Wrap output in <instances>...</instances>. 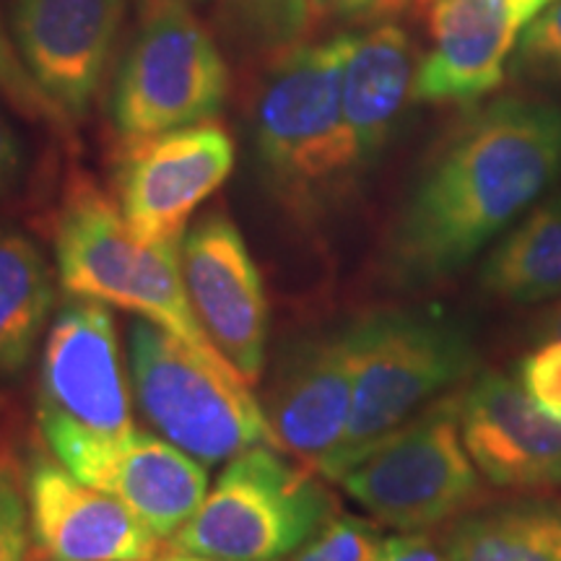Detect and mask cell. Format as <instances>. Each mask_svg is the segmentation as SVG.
Masks as SVG:
<instances>
[{"label":"cell","mask_w":561,"mask_h":561,"mask_svg":"<svg viewBox=\"0 0 561 561\" xmlns=\"http://www.w3.org/2000/svg\"><path fill=\"white\" fill-rule=\"evenodd\" d=\"M520 3L525 5V11L530 13V19H536L538 13H541V11L546 9V5L553 3V0H520Z\"/></svg>","instance_id":"cell-33"},{"label":"cell","mask_w":561,"mask_h":561,"mask_svg":"<svg viewBox=\"0 0 561 561\" xmlns=\"http://www.w3.org/2000/svg\"><path fill=\"white\" fill-rule=\"evenodd\" d=\"M371 561H447L445 551H439L424 533H398L377 541Z\"/></svg>","instance_id":"cell-27"},{"label":"cell","mask_w":561,"mask_h":561,"mask_svg":"<svg viewBox=\"0 0 561 561\" xmlns=\"http://www.w3.org/2000/svg\"><path fill=\"white\" fill-rule=\"evenodd\" d=\"M546 333H549L551 339H561V305L549 314V320H546Z\"/></svg>","instance_id":"cell-32"},{"label":"cell","mask_w":561,"mask_h":561,"mask_svg":"<svg viewBox=\"0 0 561 561\" xmlns=\"http://www.w3.org/2000/svg\"><path fill=\"white\" fill-rule=\"evenodd\" d=\"M481 286L491 297L512 305L561 294V193L533 208L504 240L489 252Z\"/></svg>","instance_id":"cell-20"},{"label":"cell","mask_w":561,"mask_h":561,"mask_svg":"<svg viewBox=\"0 0 561 561\" xmlns=\"http://www.w3.org/2000/svg\"><path fill=\"white\" fill-rule=\"evenodd\" d=\"M447 561H561V500L476 507L445 536Z\"/></svg>","instance_id":"cell-19"},{"label":"cell","mask_w":561,"mask_h":561,"mask_svg":"<svg viewBox=\"0 0 561 561\" xmlns=\"http://www.w3.org/2000/svg\"><path fill=\"white\" fill-rule=\"evenodd\" d=\"M100 489L115 494L153 536L172 538L206 500L208 473L172 442L136 430Z\"/></svg>","instance_id":"cell-18"},{"label":"cell","mask_w":561,"mask_h":561,"mask_svg":"<svg viewBox=\"0 0 561 561\" xmlns=\"http://www.w3.org/2000/svg\"><path fill=\"white\" fill-rule=\"evenodd\" d=\"M37 416L60 466L100 489L136 432L107 305L70 301L50 325L42 351Z\"/></svg>","instance_id":"cell-5"},{"label":"cell","mask_w":561,"mask_h":561,"mask_svg":"<svg viewBox=\"0 0 561 561\" xmlns=\"http://www.w3.org/2000/svg\"><path fill=\"white\" fill-rule=\"evenodd\" d=\"M153 561H227V559H214V557H201V553H187L178 549H167L164 553L159 551V557Z\"/></svg>","instance_id":"cell-31"},{"label":"cell","mask_w":561,"mask_h":561,"mask_svg":"<svg viewBox=\"0 0 561 561\" xmlns=\"http://www.w3.org/2000/svg\"><path fill=\"white\" fill-rule=\"evenodd\" d=\"M231 170L234 140L214 121L128 138L117 153L115 201L140 242H182L195 208Z\"/></svg>","instance_id":"cell-10"},{"label":"cell","mask_w":561,"mask_h":561,"mask_svg":"<svg viewBox=\"0 0 561 561\" xmlns=\"http://www.w3.org/2000/svg\"><path fill=\"white\" fill-rule=\"evenodd\" d=\"M314 473L273 445L234 455L170 549L227 561L294 557L335 515L331 491Z\"/></svg>","instance_id":"cell-7"},{"label":"cell","mask_w":561,"mask_h":561,"mask_svg":"<svg viewBox=\"0 0 561 561\" xmlns=\"http://www.w3.org/2000/svg\"><path fill=\"white\" fill-rule=\"evenodd\" d=\"M339 483L377 523L403 533L458 520L483 500L481 473L460 434V396H445L392 432Z\"/></svg>","instance_id":"cell-8"},{"label":"cell","mask_w":561,"mask_h":561,"mask_svg":"<svg viewBox=\"0 0 561 561\" xmlns=\"http://www.w3.org/2000/svg\"><path fill=\"white\" fill-rule=\"evenodd\" d=\"M128 371L140 416L203 466L255 445L276 447L265 409L240 371L206 359L157 322H130Z\"/></svg>","instance_id":"cell-6"},{"label":"cell","mask_w":561,"mask_h":561,"mask_svg":"<svg viewBox=\"0 0 561 561\" xmlns=\"http://www.w3.org/2000/svg\"><path fill=\"white\" fill-rule=\"evenodd\" d=\"M125 0H13L11 37L32 79L70 123L102 87Z\"/></svg>","instance_id":"cell-12"},{"label":"cell","mask_w":561,"mask_h":561,"mask_svg":"<svg viewBox=\"0 0 561 561\" xmlns=\"http://www.w3.org/2000/svg\"><path fill=\"white\" fill-rule=\"evenodd\" d=\"M21 167H24V151H21L19 136L0 117V195L11 191L13 182L19 180Z\"/></svg>","instance_id":"cell-28"},{"label":"cell","mask_w":561,"mask_h":561,"mask_svg":"<svg viewBox=\"0 0 561 561\" xmlns=\"http://www.w3.org/2000/svg\"><path fill=\"white\" fill-rule=\"evenodd\" d=\"M227 94V62L193 11L182 0H151L115 81L117 133L128 140L210 123Z\"/></svg>","instance_id":"cell-9"},{"label":"cell","mask_w":561,"mask_h":561,"mask_svg":"<svg viewBox=\"0 0 561 561\" xmlns=\"http://www.w3.org/2000/svg\"><path fill=\"white\" fill-rule=\"evenodd\" d=\"M377 533L369 523L351 515H333L291 561H371Z\"/></svg>","instance_id":"cell-24"},{"label":"cell","mask_w":561,"mask_h":561,"mask_svg":"<svg viewBox=\"0 0 561 561\" xmlns=\"http://www.w3.org/2000/svg\"><path fill=\"white\" fill-rule=\"evenodd\" d=\"M356 377L354 328L305 341L286 356L265 398L278 450L322 473L341 447Z\"/></svg>","instance_id":"cell-14"},{"label":"cell","mask_w":561,"mask_h":561,"mask_svg":"<svg viewBox=\"0 0 561 561\" xmlns=\"http://www.w3.org/2000/svg\"><path fill=\"white\" fill-rule=\"evenodd\" d=\"M55 301L53 273L37 244L0 229V375L30 364Z\"/></svg>","instance_id":"cell-21"},{"label":"cell","mask_w":561,"mask_h":561,"mask_svg":"<svg viewBox=\"0 0 561 561\" xmlns=\"http://www.w3.org/2000/svg\"><path fill=\"white\" fill-rule=\"evenodd\" d=\"M356 377L341 447L320 476L339 481L380 442L447 396L476 369L471 331L453 314L385 310L351 322Z\"/></svg>","instance_id":"cell-4"},{"label":"cell","mask_w":561,"mask_h":561,"mask_svg":"<svg viewBox=\"0 0 561 561\" xmlns=\"http://www.w3.org/2000/svg\"><path fill=\"white\" fill-rule=\"evenodd\" d=\"M520 385L546 413L561 421V339L546 341L525 356Z\"/></svg>","instance_id":"cell-26"},{"label":"cell","mask_w":561,"mask_h":561,"mask_svg":"<svg viewBox=\"0 0 561 561\" xmlns=\"http://www.w3.org/2000/svg\"><path fill=\"white\" fill-rule=\"evenodd\" d=\"M520 0H434L432 47L413 79V102L473 104L502 87L530 24Z\"/></svg>","instance_id":"cell-16"},{"label":"cell","mask_w":561,"mask_h":561,"mask_svg":"<svg viewBox=\"0 0 561 561\" xmlns=\"http://www.w3.org/2000/svg\"><path fill=\"white\" fill-rule=\"evenodd\" d=\"M413 79V47L403 26L380 24L351 34L341 81L343 115L367 167L388 144L392 125L411 100Z\"/></svg>","instance_id":"cell-17"},{"label":"cell","mask_w":561,"mask_h":561,"mask_svg":"<svg viewBox=\"0 0 561 561\" xmlns=\"http://www.w3.org/2000/svg\"><path fill=\"white\" fill-rule=\"evenodd\" d=\"M0 94L13 104V110L30 117V121L45 123L55 130L70 128V121L62 115L58 104L39 89V83L26 70L16 45H13V37L5 30L3 13H0Z\"/></svg>","instance_id":"cell-22"},{"label":"cell","mask_w":561,"mask_h":561,"mask_svg":"<svg viewBox=\"0 0 561 561\" xmlns=\"http://www.w3.org/2000/svg\"><path fill=\"white\" fill-rule=\"evenodd\" d=\"M559 178L561 110L515 96L491 102L413 185L390 231V278L432 286L455 276Z\"/></svg>","instance_id":"cell-1"},{"label":"cell","mask_w":561,"mask_h":561,"mask_svg":"<svg viewBox=\"0 0 561 561\" xmlns=\"http://www.w3.org/2000/svg\"><path fill=\"white\" fill-rule=\"evenodd\" d=\"M32 538L45 561H153L159 536L110 491L66 466L37 460L26 473Z\"/></svg>","instance_id":"cell-15"},{"label":"cell","mask_w":561,"mask_h":561,"mask_svg":"<svg viewBox=\"0 0 561 561\" xmlns=\"http://www.w3.org/2000/svg\"><path fill=\"white\" fill-rule=\"evenodd\" d=\"M510 66L528 79L561 83V0L546 5L525 26Z\"/></svg>","instance_id":"cell-23"},{"label":"cell","mask_w":561,"mask_h":561,"mask_svg":"<svg viewBox=\"0 0 561 561\" xmlns=\"http://www.w3.org/2000/svg\"><path fill=\"white\" fill-rule=\"evenodd\" d=\"M180 244H146L115 198L76 174L55 219V263L70 297L100 301L164 328L210 362L229 364L201 328L180 268Z\"/></svg>","instance_id":"cell-3"},{"label":"cell","mask_w":561,"mask_h":561,"mask_svg":"<svg viewBox=\"0 0 561 561\" xmlns=\"http://www.w3.org/2000/svg\"><path fill=\"white\" fill-rule=\"evenodd\" d=\"M180 268L208 341L255 385L268 341V299L242 231L219 210L206 216L182 237Z\"/></svg>","instance_id":"cell-11"},{"label":"cell","mask_w":561,"mask_h":561,"mask_svg":"<svg viewBox=\"0 0 561 561\" xmlns=\"http://www.w3.org/2000/svg\"><path fill=\"white\" fill-rule=\"evenodd\" d=\"M32 546L26 483L9 458H0V561H30Z\"/></svg>","instance_id":"cell-25"},{"label":"cell","mask_w":561,"mask_h":561,"mask_svg":"<svg viewBox=\"0 0 561 561\" xmlns=\"http://www.w3.org/2000/svg\"><path fill=\"white\" fill-rule=\"evenodd\" d=\"M250 3L263 13H276L278 19H284V26H297L305 16V0H250Z\"/></svg>","instance_id":"cell-29"},{"label":"cell","mask_w":561,"mask_h":561,"mask_svg":"<svg viewBox=\"0 0 561 561\" xmlns=\"http://www.w3.org/2000/svg\"><path fill=\"white\" fill-rule=\"evenodd\" d=\"M351 34L294 47L265 79L255 110V153L280 206L318 219L367 170L346 115L343 62Z\"/></svg>","instance_id":"cell-2"},{"label":"cell","mask_w":561,"mask_h":561,"mask_svg":"<svg viewBox=\"0 0 561 561\" xmlns=\"http://www.w3.org/2000/svg\"><path fill=\"white\" fill-rule=\"evenodd\" d=\"M460 434L479 473L494 486H561V421L507 375L483 371L460 392Z\"/></svg>","instance_id":"cell-13"},{"label":"cell","mask_w":561,"mask_h":561,"mask_svg":"<svg viewBox=\"0 0 561 561\" xmlns=\"http://www.w3.org/2000/svg\"><path fill=\"white\" fill-rule=\"evenodd\" d=\"M322 11L341 13V16H354V13H367L380 9L388 0H314Z\"/></svg>","instance_id":"cell-30"}]
</instances>
